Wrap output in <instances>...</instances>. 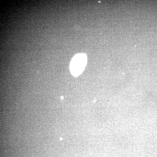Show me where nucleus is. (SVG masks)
Returning a JSON list of instances; mask_svg holds the SVG:
<instances>
[{
    "label": "nucleus",
    "instance_id": "obj_1",
    "mask_svg": "<svg viewBox=\"0 0 157 157\" xmlns=\"http://www.w3.org/2000/svg\"><path fill=\"white\" fill-rule=\"evenodd\" d=\"M87 62L86 55L83 53L76 55L72 59L70 64V70L74 76L80 74L85 68Z\"/></svg>",
    "mask_w": 157,
    "mask_h": 157
}]
</instances>
